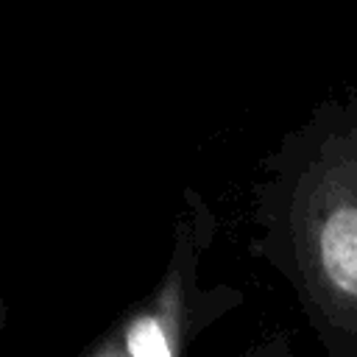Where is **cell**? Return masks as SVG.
<instances>
[{"label":"cell","instance_id":"6da1fadb","mask_svg":"<svg viewBox=\"0 0 357 357\" xmlns=\"http://www.w3.org/2000/svg\"><path fill=\"white\" fill-rule=\"evenodd\" d=\"M251 218V251L287 282L326 357H357V89L265 162Z\"/></svg>","mask_w":357,"mask_h":357},{"label":"cell","instance_id":"7a4b0ae2","mask_svg":"<svg viewBox=\"0 0 357 357\" xmlns=\"http://www.w3.org/2000/svg\"><path fill=\"white\" fill-rule=\"evenodd\" d=\"M184 198L159 284L86 357H187L190 343L243 301L229 284H204V254L215 234V218L192 192H184Z\"/></svg>","mask_w":357,"mask_h":357},{"label":"cell","instance_id":"3957f363","mask_svg":"<svg viewBox=\"0 0 357 357\" xmlns=\"http://www.w3.org/2000/svg\"><path fill=\"white\" fill-rule=\"evenodd\" d=\"M240 357H293V349H290L287 335L273 332V335L257 340V343H254L248 351H243Z\"/></svg>","mask_w":357,"mask_h":357},{"label":"cell","instance_id":"277c9868","mask_svg":"<svg viewBox=\"0 0 357 357\" xmlns=\"http://www.w3.org/2000/svg\"><path fill=\"white\" fill-rule=\"evenodd\" d=\"M3 321H6V307H3V298H0V329H3Z\"/></svg>","mask_w":357,"mask_h":357}]
</instances>
